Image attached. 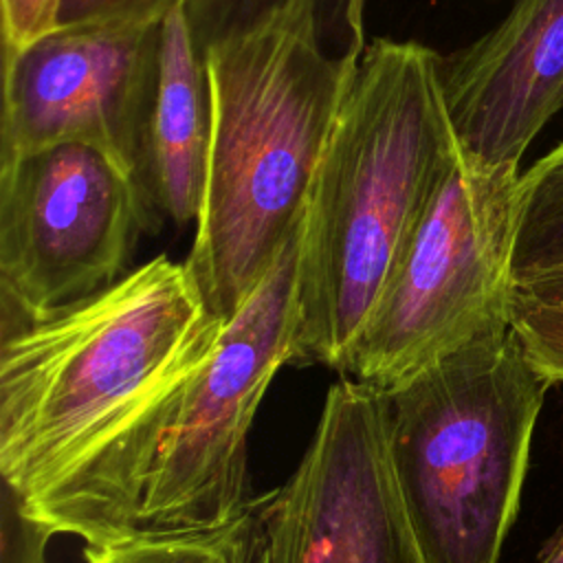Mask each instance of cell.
Here are the masks:
<instances>
[{
	"label": "cell",
	"instance_id": "6da1fadb",
	"mask_svg": "<svg viewBox=\"0 0 563 563\" xmlns=\"http://www.w3.org/2000/svg\"><path fill=\"white\" fill-rule=\"evenodd\" d=\"M222 328L185 262L158 255L2 332L0 475L20 510L33 519L121 442L207 358Z\"/></svg>",
	"mask_w": 563,
	"mask_h": 563
},
{
	"label": "cell",
	"instance_id": "7a4b0ae2",
	"mask_svg": "<svg viewBox=\"0 0 563 563\" xmlns=\"http://www.w3.org/2000/svg\"><path fill=\"white\" fill-rule=\"evenodd\" d=\"M202 55L211 141L185 266L207 310L227 321L299 231L361 55L325 46L317 0H282Z\"/></svg>",
	"mask_w": 563,
	"mask_h": 563
},
{
	"label": "cell",
	"instance_id": "3957f363",
	"mask_svg": "<svg viewBox=\"0 0 563 563\" xmlns=\"http://www.w3.org/2000/svg\"><path fill=\"white\" fill-rule=\"evenodd\" d=\"M442 55L367 42L308 196L295 273V365L345 369L350 350L457 145Z\"/></svg>",
	"mask_w": 563,
	"mask_h": 563
},
{
	"label": "cell",
	"instance_id": "277c9868",
	"mask_svg": "<svg viewBox=\"0 0 563 563\" xmlns=\"http://www.w3.org/2000/svg\"><path fill=\"white\" fill-rule=\"evenodd\" d=\"M299 242L301 227L207 358L33 521L108 543L220 534L253 519L246 442L275 372L292 358Z\"/></svg>",
	"mask_w": 563,
	"mask_h": 563
},
{
	"label": "cell",
	"instance_id": "5b68a950",
	"mask_svg": "<svg viewBox=\"0 0 563 563\" xmlns=\"http://www.w3.org/2000/svg\"><path fill=\"white\" fill-rule=\"evenodd\" d=\"M552 383L510 325L383 391L389 457L427 563H497Z\"/></svg>",
	"mask_w": 563,
	"mask_h": 563
},
{
	"label": "cell",
	"instance_id": "8992f818",
	"mask_svg": "<svg viewBox=\"0 0 563 563\" xmlns=\"http://www.w3.org/2000/svg\"><path fill=\"white\" fill-rule=\"evenodd\" d=\"M521 169L460 141L350 350L341 376L380 391L462 345L508 330Z\"/></svg>",
	"mask_w": 563,
	"mask_h": 563
},
{
	"label": "cell",
	"instance_id": "52a82bcc",
	"mask_svg": "<svg viewBox=\"0 0 563 563\" xmlns=\"http://www.w3.org/2000/svg\"><path fill=\"white\" fill-rule=\"evenodd\" d=\"M161 218L106 152L59 143L0 158L2 332L48 319L128 273Z\"/></svg>",
	"mask_w": 563,
	"mask_h": 563
},
{
	"label": "cell",
	"instance_id": "ba28073f",
	"mask_svg": "<svg viewBox=\"0 0 563 563\" xmlns=\"http://www.w3.org/2000/svg\"><path fill=\"white\" fill-rule=\"evenodd\" d=\"M251 563H427L405 510L383 391L330 385L295 473L257 501Z\"/></svg>",
	"mask_w": 563,
	"mask_h": 563
},
{
	"label": "cell",
	"instance_id": "9c48e42d",
	"mask_svg": "<svg viewBox=\"0 0 563 563\" xmlns=\"http://www.w3.org/2000/svg\"><path fill=\"white\" fill-rule=\"evenodd\" d=\"M158 59L161 24L123 22L57 24L2 53L0 158L81 143L136 180Z\"/></svg>",
	"mask_w": 563,
	"mask_h": 563
},
{
	"label": "cell",
	"instance_id": "30bf717a",
	"mask_svg": "<svg viewBox=\"0 0 563 563\" xmlns=\"http://www.w3.org/2000/svg\"><path fill=\"white\" fill-rule=\"evenodd\" d=\"M440 75L460 143L521 163L563 108V0H512L493 29L442 57Z\"/></svg>",
	"mask_w": 563,
	"mask_h": 563
},
{
	"label": "cell",
	"instance_id": "8fae6325",
	"mask_svg": "<svg viewBox=\"0 0 563 563\" xmlns=\"http://www.w3.org/2000/svg\"><path fill=\"white\" fill-rule=\"evenodd\" d=\"M211 141V95L205 55L185 0L161 22V59L136 183L152 211L178 227L198 220Z\"/></svg>",
	"mask_w": 563,
	"mask_h": 563
},
{
	"label": "cell",
	"instance_id": "7c38bea8",
	"mask_svg": "<svg viewBox=\"0 0 563 563\" xmlns=\"http://www.w3.org/2000/svg\"><path fill=\"white\" fill-rule=\"evenodd\" d=\"M563 264V141L521 172L512 279Z\"/></svg>",
	"mask_w": 563,
	"mask_h": 563
},
{
	"label": "cell",
	"instance_id": "4fadbf2b",
	"mask_svg": "<svg viewBox=\"0 0 563 563\" xmlns=\"http://www.w3.org/2000/svg\"><path fill=\"white\" fill-rule=\"evenodd\" d=\"M279 2L282 0H185V9L194 40L200 51H205L209 44L255 24ZM365 4L367 0H317L321 35L330 51L363 55L367 46Z\"/></svg>",
	"mask_w": 563,
	"mask_h": 563
},
{
	"label": "cell",
	"instance_id": "5bb4252c",
	"mask_svg": "<svg viewBox=\"0 0 563 563\" xmlns=\"http://www.w3.org/2000/svg\"><path fill=\"white\" fill-rule=\"evenodd\" d=\"M253 526L255 515L220 534H130L86 543L84 563H251Z\"/></svg>",
	"mask_w": 563,
	"mask_h": 563
},
{
	"label": "cell",
	"instance_id": "9a60e30c",
	"mask_svg": "<svg viewBox=\"0 0 563 563\" xmlns=\"http://www.w3.org/2000/svg\"><path fill=\"white\" fill-rule=\"evenodd\" d=\"M508 325L530 363L554 385L563 383V303L508 295Z\"/></svg>",
	"mask_w": 563,
	"mask_h": 563
},
{
	"label": "cell",
	"instance_id": "2e32d148",
	"mask_svg": "<svg viewBox=\"0 0 563 563\" xmlns=\"http://www.w3.org/2000/svg\"><path fill=\"white\" fill-rule=\"evenodd\" d=\"M178 2L183 0H59L57 24H161Z\"/></svg>",
	"mask_w": 563,
	"mask_h": 563
},
{
	"label": "cell",
	"instance_id": "e0dca14e",
	"mask_svg": "<svg viewBox=\"0 0 563 563\" xmlns=\"http://www.w3.org/2000/svg\"><path fill=\"white\" fill-rule=\"evenodd\" d=\"M2 51L11 53L57 24L59 0H0Z\"/></svg>",
	"mask_w": 563,
	"mask_h": 563
},
{
	"label": "cell",
	"instance_id": "ac0fdd59",
	"mask_svg": "<svg viewBox=\"0 0 563 563\" xmlns=\"http://www.w3.org/2000/svg\"><path fill=\"white\" fill-rule=\"evenodd\" d=\"M510 292L537 301L563 303V264L510 282Z\"/></svg>",
	"mask_w": 563,
	"mask_h": 563
},
{
	"label": "cell",
	"instance_id": "d6986e66",
	"mask_svg": "<svg viewBox=\"0 0 563 563\" xmlns=\"http://www.w3.org/2000/svg\"><path fill=\"white\" fill-rule=\"evenodd\" d=\"M537 563H563V526L543 545L541 556H539Z\"/></svg>",
	"mask_w": 563,
	"mask_h": 563
}]
</instances>
